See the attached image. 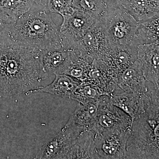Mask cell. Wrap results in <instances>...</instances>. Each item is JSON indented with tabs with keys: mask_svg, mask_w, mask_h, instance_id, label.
<instances>
[{
	"mask_svg": "<svg viewBox=\"0 0 159 159\" xmlns=\"http://www.w3.org/2000/svg\"><path fill=\"white\" fill-rule=\"evenodd\" d=\"M41 51L0 35V97H16L39 87L43 80Z\"/></svg>",
	"mask_w": 159,
	"mask_h": 159,
	"instance_id": "1",
	"label": "cell"
},
{
	"mask_svg": "<svg viewBox=\"0 0 159 159\" xmlns=\"http://www.w3.org/2000/svg\"><path fill=\"white\" fill-rule=\"evenodd\" d=\"M0 35L32 48L43 50L64 48L59 28L47 6L35 3L29 11L0 31Z\"/></svg>",
	"mask_w": 159,
	"mask_h": 159,
	"instance_id": "2",
	"label": "cell"
},
{
	"mask_svg": "<svg viewBox=\"0 0 159 159\" xmlns=\"http://www.w3.org/2000/svg\"><path fill=\"white\" fill-rule=\"evenodd\" d=\"M126 159H159V89H148L132 124Z\"/></svg>",
	"mask_w": 159,
	"mask_h": 159,
	"instance_id": "3",
	"label": "cell"
},
{
	"mask_svg": "<svg viewBox=\"0 0 159 159\" xmlns=\"http://www.w3.org/2000/svg\"><path fill=\"white\" fill-rule=\"evenodd\" d=\"M100 18L105 27L110 46L124 47L133 44L139 23L128 11L119 6L108 8Z\"/></svg>",
	"mask_w": 159,
	"mask_h": 159,
	"instance_id": "4",
	"label": "cell"
},
{
	"mask_svg": "<svg viewBox=\"0 0 159 159\" xmlns=\"http://www.w3.org/2000/svg\"><path fill=\"white\" fill-rule=\"evenodd\" d=\"M61 16L63 21L59 31L64 48L66 49L73 48L99 19L85 11L74 9L71 13Z\"/></svg>",
	"mask_w": 159,
	"mask_h": 159,
	"instance_id": "5",
	"label": "cell"
},
{
	"mask_svg": "<svg viewBox=\"0 0 159 159\" xmlns=\"http://www.w3.org/2000/svg\"><path fill=\"white\" fill-rule=\"evenodd\" d=\"M85 128L76 125H66L54 138L40 148L35 159H66L71 148Z\"/></svg>",
	"mask_w": 159,
	"mask_h": 159,
	"instance_id": "6",
	"label": "cell"
},
{
	"mask_svg": "<svg viewBox=\"0 0 159 159\" xmlns=\"http://www.w3.org/2000/svg\"><path fill=\"white\" fill-rule=\"evenodd\" d=\"M132 121L121 109L113 105L109 96L103 95L99 100V111L95 133L110 130H131Z\"/></svg>",
	"mask_w": 159,
	"mask_h": 159,
	"instance_id": "7",
	"label": "cell"
},
{
	"mask_svg": "<svg viewBox=\"0 0 159 159\" xmlns=\"http://www.w3.org/2000/svg\"><path fill=\"white\" fill-rule=\"evenodd\" d=\"M131 130H110L95 133V144L100 159H126Z\"/></svg>",
	"mask_w": 159,
	"mask_h": 159,
	"instance_id": "8",
	"label": "cell"
},
{
	"mask_svg": "<svg viewBox=\"0 0 159 159\" xmlns=\"http://www.w3.org/2000/svg\"><path fill=\"white\" fill-rule=\"evenodd\" d=\"M137 48L133 44L124 47L110 46L102 57L97 60V65L118 81L120 75L138 59Z\"/></svg>",
	"mask_w": 159,
	"mask_h": 159,
	"instance_id": "9",
	"label": "cell"
},
{
	"mask_svg": "<svg viewBox=\"0 0 159 159\" xmlns=\"http://www.w3.org/2000/svg\"><path fill=\"white\" fill-rule=\"evenodd\" d=\"M109 47L105 27L99 18L74 45L73 48L93 59L98 60L105 54Z\"/></svg>",
	"mask_w": 159,
	"mask_h": 159,
	"instance_id": "10",
	"label": "cell"
},
{
	"mask_svg": "<svg viewBox=\"0 0 159 159\" xmlns=\"http://www.w3.org/2000/svg\"><path fill=\"white\" fill-rule=\"evenodd\" d=\"M137 50L145 80L157 88L159 81V42L139 44Z\"/></svg>",
	"mask_w": 159,
	"mask_h": 159,
	"instance_id": "11",
	"label": "cell"
},
{
	"mask_svg": "<svg viewBox=\"0 0 159 159\" xmlns=\"http://www.w3.org/2000/svg\"><path fill=\"white\" fill-rule=\"evenodd\" d=\"M71 49L51 48L41 50L40 62L43 80L52 75L61 74L70 58Z\"/></svg>",
	"mask_w": 159,
	"mask_h": 159,
	"instance_id": "12",
	"label": "cell"
},
{
	"mask_svg": "<svg viewBox=\"0 0 159 159\" xmlns=\"http://www.w3.org/2000/svg\"><path fill=\"white\" fill-rule=\"evenodd\" d=\"M141 64L137 59L119 77L117 88L123 92L144 94L148 89Z\"/></svg>",
	"mask_w": 159,
	"mask_h": 159,
	"instance_id": "13",
	"label": "cell"
},
{
	"mask_svg": "<svg viewBox=\"0 0 159 159\" xmlns=\"http://www.w3.org/2000/svg\"><path fill=\"white\" fill-rule=\"evenodd\" d=\"M55 76L54 81L49 85L39 86L25 94L29 95L34 93H44L56 97L70 99L71 96L81 81L65 74H57Z\"/></svg>",
	"mask_w": 159,
	"mask_h": 159,
	"instance_id": "14",
	"label": "cell"
},
{
	"mask_svg": "<svg viewBox=\"0 0 159 159\" xmlns=\"http://www.w3.org/2000/svg\"><path fill=\"white\" fill-rule=\"evenodd\" d=\"M144 94L123 92L116 87L109 97L111 103L128 115L133 122L143 109Z\"/></svg>",
	"mask_w": 159,
	"mask_h": 159,
	"instance_id": "15",
	"label": "cell"
},
{
	"mask_svg": "<svg viewBox=\"0 0 159 159\" xmlns=\"http://www.w3.org/2000/svg\"><path fill=\"white\" fill-rule=\"evenodd\" d=\"M117 3L139 23L159 14V0H117Z\"/></svg>",
	"mask_w": 159,
	"mask_h": 159,
	"instance_id": "16",
	"label": "cell"
},
{
	"mask_svg": "<svg viewBox=\"0 0 159 159\" xmlns=\"http://www.w3.org/2000/svg\"><path fill=\"white\" fill-rule=\"evenodd\" d=\"M98 111L99 100L84 104L78 103L66 124H74L94 131L97 123Z\"/></svg>",
	"mask_w": 159,
	"mask_h": 159,
	"instance_id": "17",
	"label": "cell"
},
{
	"mask_svg": "<svg viewBox=\"0 0 159 159\" xmlns=\"http://www.w3.org/2000/svg\"><path fill=\"white\" fill-rule=\"evenodd\" d=\"M95 133L84 131L70 151L66 159H100L95 144Z\"/></svg>",
	"mask_w": 159,
	"mask_h": 159,
	"instance_id": "18",
	"label": "cell"
},
{
	"mask_svg": "<svg viewBox=\"0 0 159 159\" xmlns=\"http://www.w3.org/2000/svg\"><path fill=\"white\" fill-rule=\"evenodd\" d=\"M155 42H159V14L139 23L133 44L138 46Z\"/></svg>",
	"mask_w": 159,
	"mask_h": 159,
	"instance_id": "19",
	"label": "cell"
},
{
	"mask_svg": "<svg viewBox=\"0 0 159 159\" xmlns=\"http://www.w3.org/2000/svg\"><path fill=\"white\" fill-rule=\"evenodd\" d=\"M35 3L34 0H6L0 9L14 22L29 11Z\"/></svg>",
	"mask_w": 159,
	"mask_h": 159,
	"instance_id": "20",
	"label": "cell"
},
{
	"mask_svg": "<svg viewBox=\"0 0 159 159\" xmlns=\"http://www.w3.org/2000/svg\"><path fill=\"white\" fill-rule=\"evenodd\" d=\"M103 95L96 86L84 82H80L74 91L70 99L77 101L78 103H88L97 102Z\"/></svg>",
	"mask_w": 159,
	"mask_h": 159,
	"instance_id": "21",
	"label": "cell"
},
{
	"mask_svg": "<svg viewBox=\"0 0 159 159\" xmlns=\"http://www.w3.org/2000/svg\"><path fill=\"white\" fill-rule=\"evenodd\" d=\"M73 9L82 10L100 18L108 9L106 0H72Z\"/></svg>",
	"mask_w": 159,
	"mask_h": 159,
	"instance_id": "22",
	"label": "cell"
},
{
	"mask_svg": "<svg viewBox=\"0 0 159 159\" xmlns=\"http://www.w3.org/2000/svg\"><path fill=\"white\" fill-rule=\"evenodd\" d=\"M47 6L51 12L62 16L73 11L72 0H48Z\"/></svg>",
	"mask_w": 159,
	"mask_h": 159,
	"instance_id": "23",
	"label": "cell"
},
{
	"mask_svg": "<svg viewBox=\"0 0 159 159\" xmlns=\"http://www.w3.org/2000/svg\"><path fill=\"white\" fill-rule=\"evenodd\" d=\"M14 23L7 15L0 9V31L8 25Z\"/></svg>",
	"mask_w": 159,
	"mask_h": 159,
	"instance_id": "24",
	"label": "cell"
},
{
	"mask_svg": "<svg viewBox=\"0 0 159 159\" xmlns=\"http://www.w3.org/2000/svg\"><path fill=\"white\" fill-rule=\"evenodd\" d=\"M35 3H37V4H41L42 3L43 0H34Z\"/></svg>",
	"mask_w": 159,
	"mask_h": 159,
	"instance_id": "25",
	"label": "cell"
},
{
	"mask_svg": "<svg viewBox=\"0 0 159 159\" xmlns=\"http://www.w3.org/2000/svg\"><path fill=\"white\" fill-rule=\"evenodd\" d=\"M6 0H0V7L2 6L3 4L6 2Z\"/></svg>",
	"mask_w": 159,
	"mask_h": 159,
	"instance_id": "26",
	"label": "cell"
},
{
	"mask_svg": "<svg viewBox=\"0 0 159 159\" xmlns=\"http://www.w3.org/2000/svg\"><path fill=\"white\" fill-rule=\"evenodd\" d=\"M157 88L159 89V81L158 82V83L157 86Z\"/></svg>",
	"mask_w": 159,
	"mask_h": 159,
	"instance_id": "27",
	"label": "cell"
}]
</instances>
